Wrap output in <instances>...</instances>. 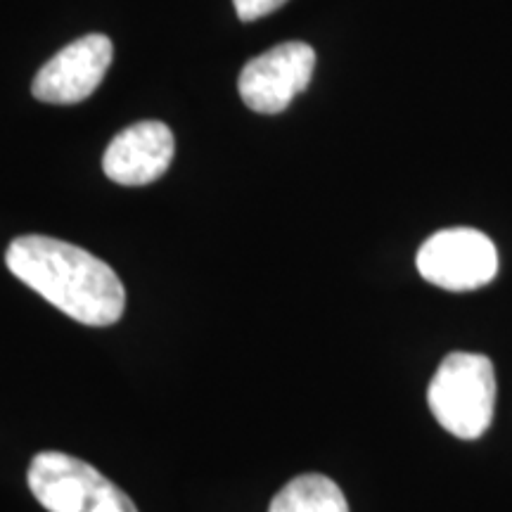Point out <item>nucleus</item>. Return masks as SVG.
Masks as SVG:
<instances>
[{"label": "nucleus", "instance_id": "nucleus-1", "mask_svg": "<svg viewBox=\"0 0 512 512\" xmlns=\"http://www.w3.org/2000/svg\"><path fill=\"white\" fill-rule=\"evenodd\" d=\"M5 264L24 285L76 323L105 328L126 309V290L105 261L72 242L24 235L10 242Z\"/></svg>", "mask_w": 512, "mask_h": 512}, {"label": "nucleus", "instance_id": "nucleus-2", "mask_svg": "<svg viewBox=\"0 0 512 512\" xmlns=\"http://www.w3.org/2000/svg\"><path fill=\"white\" fill-rule=\"evenodd\" d=\"M427 401L439 425L453 437H482L494 418V363L482 354L453 351L434 373Z\"/></svg>", "mask_w": 512, "mask_h": 512}, {"label": "nucleus", "instance_id": "nucleus-3", "mask_svg": "<svg viewBox=\"0 0 512 512\" xmlns=\"http://www.w3.org/2000/svg\"><path fill=\"white\" fill-rule=\"evenodd\" d=\"M31 494L48 512H138L136 503L93 465L60 451H43L31 460Z\"/></svg>", "mask_w": 512, "mask_h": 512}, {"label": "nucleus", "instance_id": "nucleus-4", "mask_svg": "<svg viewBox=\"0 0 512 512\" xmlns=\"http://www.w3.org/2000/svg\"><path fill=\"white\" fill-rule=\"evenodd\" d=\"M418 271L441 290L470 292L496 278L498 252L475 228H446L420 247Z\"/></svg>", "mask_w": 512, "mask_h": 512}, {"label": "nucleus", "instance_id": "nucleus-5", "mask_svg": "<svg viewBox=\"0 0 512 512\" xmlns=\"http://www.w3.org/2000/svg\"><path fill=\"white\" fill-rule=\"evenodd\" d=\"M316 69V50L309 43L287 41L254 57L240 72V98L252 112L280 114L309 88Z\"/></svg>", "mask_w": 512, "mask_h": 512}, {"label": "nucleus", "instance_id": "nucleus-6", "mask_svg": "<svg viewBox=\"0 0 512 512\" xmlns=\"http://www.w3.org/2000/svg\"><path fill=\"white\" fill-rule=\"evenodd\" d=\"M112 53V41L107 36H81L43 64L31 83V93L48 105H76L91 98L110 69Z\"/></svg>", "mask_w": 512, "mask_h": 512}, {"label": "nucleus", "instance_id": "nucleus-7", "mask_svg": "<svg viewBox=\"0 0 512 512\" xmlns=\"http://www.w3.org/2000/svg\"><path fill=\"white\" fill-rule=\"evenodd\" d=\"M174 133L162 121H140L117 133L102 157V171L119 185H150L174 159Z\"/></svg>", "mask_w": 512, "mask_h": 512}, {"label": "nucleus", "instance_id": "nucleus-8", "mask_svg": "<svg viewBox=\"0 0 512 512\" xmlns=\"http://www.w3.org/2000/svg\"><path fill=\"white\" fill-rule=\"evenodd\" d=\"M268 512H349V503L330 477L311 472L285 484Z\"/></svg>", "mask_w": 512, "mask_h": 512}, {"label": "nucleus", "instance_id": "nucleus-9", "mask_svg": "<svg viewBox=\"0 0 512 512\" xmlns=\"http://www.w3.org/2000/svg\"><path fill=\"white\" fill-rule=\"evenodd\" d=\"M285 3L287 0H233L235 12H238L242 22H254V19L271 15V12H275Z\"/></svg>", "mask_w": 512, "mask_h": 512}]
</instances>
